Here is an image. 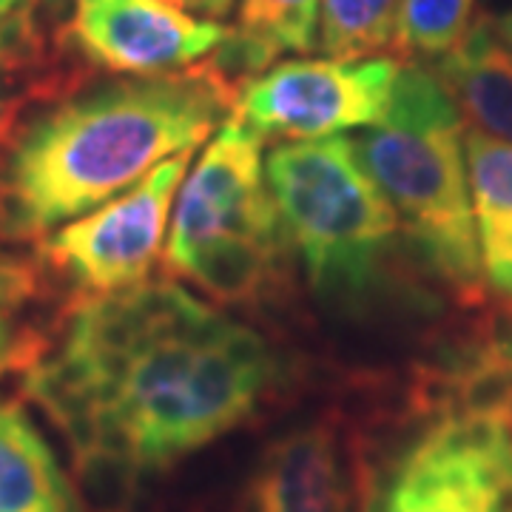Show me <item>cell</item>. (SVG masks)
Returning a JSON list of instances; mask_svg holds the SVG:
<instances>
[{"instance_id":"obj_18","label":"cell","mask_w":512,"mask_h":512,"mask_svg":"<svg viewBox=\"0 0 512 512\" xmlns=\"http://www.w3.org/2000/svg\"><path fill=\"white\" fill-rule=\"evenodd\" d=\"M20 100L18 97H9V94H0V148L6 146L15 134V123H18Z\"/></svg>"},{"instance_id":"obj_6","label":"cell","mask_w":512,"mask_h":512,"mask_svg":"<svg viewBox=\"0 0 512 512\" xmlns=\"http://www.w3.org/2000/svg\"><path fill=\"white\" fill-rule=\"evenodd\" d=\"M399 72L396 60H285L242 89L237 111L262 137L322 140L384 120Z\"/></svg>"},{"instance_id":"obj_8","label":"cell","mask_w":512,"mask_h":512,"mask_svg":"<svg viewBox=\"0 0 512 512\" xmlns=\"http://www.w3.org/2000/svg\"><path fill=\"white\" fill-rule=\"evenodd\" d=\"M262 140L265 137L239 111L222 120L220 131L183 185L165 245L168 271L214 242L282 239L262 163Z\"/></svg>"},{"instance_id":"obj_24","label":"cell","mask_w":512,"mask_h":512,"mask_svg":"<svg viewBox=\"0 0 512 512\" xmlns=\"http://www.w3.org/2000/svg\"><path fill=\"white\" fill-rule=\"evenodd\" d=\"M46 3H52V6H57V3H60V0H46Z\"/></svg>"},{"instance_id":"obj_12","label":"cell","mask_w":512,"mask_h":512,"mask_svg":"<svg viewBox=\"0 0 512 512\" xmlns=\"http://www.w3.org/2000/svg\"><path fill=\"white\" fill-rule=\"evenodd\" d=\"M0 512H77L52 447L15 402L0 399Z\"/></svg>"},{"instance_id":"obj_5","label":"cell","mask_w":512,"mask_h":512,"mask_svg":"<svg viewBox=\"0 0 512 512\" xmlns=\"http://www.w3.org/2000/svg\"><path fill=\"white\" fill-rule=\"evenodd\" d=\"M370 512H512V407H447Z\"/></svg>"},{"instance_id":"obj_13","label":"cell","mask_w":512,"mask_h":512,"mask_svg":"<svg viewBox=\"0 0 512 512\" xmlns=\"http://www.w3.org/2000/svg\"><path fill=\"white\" fill-rule=\"evenodd\" d=\"M478 251L487 285L512 302V146L470 131L464 137Z\"/></svg>"},{"instance_id":"obj_3","label":"cell","mask_w":512,"mask_h":512,"mask_svg":"<svg viewBox=\"0 0 512 512\" xmlns=\"http://www.w3.org/2000/svg\"><path fill=\"white\" fill-rule=\"evenodd\" d=\"M356 151L424 262L461 293H478L484 271L461 114L439 77L404 66L384 120Z\"/></svg>"},{"instance_id":"obj_16","label":"cell","mask_w":512,"mask_h":512,"mask_svg":"<svg viewBox=\"0 0 512 512\" xmlns=\"http://www.w3.org/2000/svg\"><path fill=\"white\" fill-rule=\"evenodd\" d=\"M473 0H402L393 46L407 57H444L473 29Z\"/></svg>"},{"instance_id":"obj_2","label":"cell","mask_w":512,"mask_h":512,"mask_svg":"<svg viewBox=\"0 0 512 512\" xmlns=\"http://www.w3.org/2000/svg\"><path fill=\"white\" fill-rule=\"evenodd\" d=\"M228 89L220 74L143 77L46 111L12 148L3 180V225L15 237H43L89 214L225 120Z\"/></svg>"},{"instance_id":"obj_14","label":"cell","mask_w":512,"mask_h":512,"mask_svg":"<svg viewBox=\"0 0 512 512\" xmlns=\"http://www.w3.org/2000/svg\"><path fill=\"white\" fill-rule=\"evenodd\" d=\"M322 0H242L225 60L239 72H265L276 57L311 52Z\"/></svg>"},{"instance_id":"obj_4","label":"cell","mask_w":512,"mask_h":512,"mask_svg":"<svg viewBox=\"0 0 512 512\" xmlns=\"http://www.w3.org/2000/svg\"><path fill=\"white\" fill-rule=\"evenodd\" d=\"M282 234L291 239L313 291L359 302L379 282L399 220L345 137L293 140L265 165Z\"/></svg>"},{"instance_id":"obj_21","label":"cell","mask_w":512,"mask_h":512,"mask_svg":"<svg viewBox=\"0 0 512 512\" xmlns=\"http://www.w3.org/2000/svg\"><path fill=\"white\" fill-rule=\"evenodd\" d=\"M29 6V0H0V20L18 23V15Z\"/></svg>"},{"instance_id":"obj_11","label":"cell","mask_w":512,"mask_h":512,"mask_svg":"<svg viewBox=\"0 0 512 512\" xmlns=\"http://www.w3.org/2000/svg\"><path fill=\"white\" fill-rule=\"evenodd\" d=\"M436 77L473 131L512 146V49L490 20H476Z\"/></svg>"},{"instance_id":"obj_22","label":"cell","mask_w":512,"mask_h":512,"mask_svg":"<svg viewBox=\"0 0 512 512\" xmlns=\"http://www.w3.org/2000/svg\"><path fill=\"white\" fill-rule=\"evenodd\" d=\"M495 29H498L501 40H504V43L512 49V12H507L504 18L498 20V23H495Z\"/></svg>"},{"instance_id":"obj_7","label":"cell","mask_w":512,"mask_h":512,"mask_svg":"<svg viewBox=\"0 0 512 512\" xmlns=\"http://www.w3.org/2000/svg\"><path fill=\"white\" fill-rule=\"evenodd\" d=\"M188 157L165 160L126 194L55 228L43 248L46 259L89 296L148 282L163 251L171 202L183 183Z\"/></svg>"},{"instance_id":"obj_23","label":"cell","mask_w":512,"mask_h":512,"mask_svg":"<svg viewBox=\"0 0 512 512\" xmlns=\"http://www.w3.org/2000/svg\"><path fill=\"white\" fill-rule=\"evenodd\" d=\"M165 3H174V6H188L191 3L194 6V0H165Z\"/></svg>"},{"instance_id":"obj_17","label":"cell","mask_w":512,"mask_h":512,"mask_svg":"<svg viewBox=\"0 0 512 512\" xmlns=\"http://www.w3.org/2000/svg\"><path fill=\"white\" fill-rule=\"evenodd\" d=\"M35 293L32 274L9 256H0V376L37 362V333L29 325Z\"/></svg>"},{"instance_id":"obj_9","label":"cell","mask_w":512,"mask_h":512,"mask_svg":"<svg viewBox=\"0 0 512 512\" xmlns=\"http://www.w3.org/2000/svg\"><path fill=\"white\" fill-rule=\"evenodd\" d=\"M69 35L109 72L163 77L220 49L231 29L165 0H74Z\"/></svg>"},{"instance_id":"obj_10","label":"cell","mask_w":512,"mask_h":512,"mask_svg":"<svg viewBox=\"0 0 512 512\" xmlns=\"http://www.w3.org/2000/svg\"><path fill=\"white\" fill-rule=\"evenodd\" d=\"M248 512H353L339 430L311 421L271 441L248 481Z\"/></svg>"},{"instance_id":"obj_15","label":"cell","mask_w":512,"mask_h":512,"mask_svg":"<svg viewBox=\"0 0 512 512\" xmlns=\"http://www.w3.org/2000/svg\"><path fill=\"white\" fill-rule=\"evenodd\" d=\"M402 0H322L319 46L336 60H362L393 43Z\"/></svg>"},{"instance_id":"obj_20","label":"cell","mask_w":512,"mask_h":512,"mask_svg":"<svg viewBox=\"0 0 512 512\" xmlns=\"http://www.w3.org/2000/svg\"><path fill=\"white\" fill-rule=\"evenodd\" d=\"M234 3L237 0H194V6L205 12V15H211V18H222V15H228L231 9H234Z\"/></svg>"},{"instance_id":"obj_1","label":"cell","mask_w":512,"mask_h":512,"mask_svg":"<svg viewBox=\"0 0 512 512\" xmlns=\"http://www.w3.org/2000/svg\"><path fill=\"white\" fill-rule=\"evenodd\" d=\"M274 379L254 330L183 285L143 282L86 296L23 387L69 439L86 490L114 507L251 419Z\"/></svg>"},{"instance_id":"obj_19","label":"cell","mask_w":512,"mask_h":512,"mask_svg":"<svg viewBox=\"0 0 512 512\" xmlns=\"http://www.w3.org/2000/svg\"><path fill=\"white\" fill-rule=\"evenodd\" d=\"M15 26L18 23H12V20H0V69L15 55V49H12V32H15Z\"/></svg>"}]
</instances>
